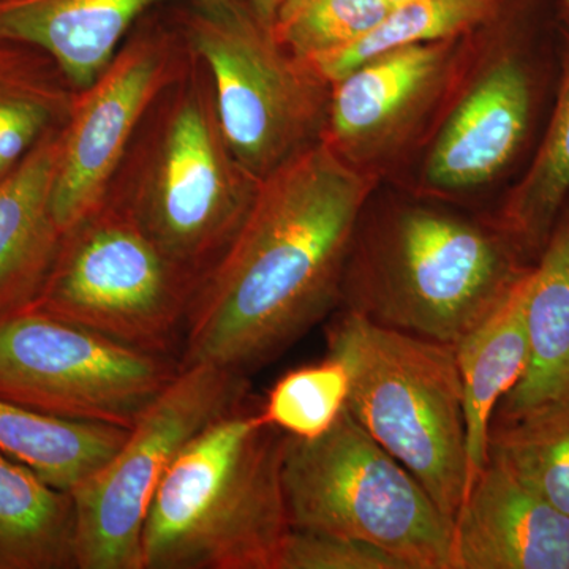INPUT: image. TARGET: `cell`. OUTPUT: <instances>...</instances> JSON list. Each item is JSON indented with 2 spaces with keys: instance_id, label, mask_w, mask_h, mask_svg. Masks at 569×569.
<instances>
[{
  "instance_id": "26",
  "label": "cell",
  "mask_w": 569,
  "mask_h": 569,
  "mask_svg": "<svg viewBox=\"0 0 569 569\" xmlns=\"http://www.w3.org/2000/svg\"><path fill=\"white\" fill-rule=\"evenodd\" d=\"M350 395V377L339 359L326 356L317 365L298 367L269 389L261 417L284 436L313 440L328 432Z\"/></svg>"
},
{
  "instance_id": "8",
  "label": "cell",
  "mask_w": 569,
  "mask_h": 569,
  "mask_svg": "<svg viewBox=\"0 0 569 569\" xmlns=\"http://www.w3.org/2000/svg\"><path fill=\"white\" fill-rule=\"evenodd\" d=\"M200 282L108 198L62 236L50 274L26 309L134 350L174 356L182 351Z\"/></svg>"
},
{
  "instance_id": "6",
  "label": "cell",
  "mask_w": 569,
  "mask_h": 569,
  "mask_svg": "<svg viewBox=\"0 0 569 569\" xmlns=\"http://www.w3.org/2000/svg\"><path fill=\"white\" fill-rule=\"evenodd\" d=\"M282 477L291 529L358 539L407 569H455V520L347 407L323 436L287 438Z\"/></svg>"
},
{
  "instance_id": "24",
  "label": "cell",
  "mask_w": 569,
  "mask_h": 569,
  "mask_svg": "<svg viewBox=\"0 0 569 569\" xmlns=\"http://www.w3.org/2000/svg\"><path fill=\"white\" fill-rule=\"evenodd\" d=\"M508 0H407L387 20L348 50L317 63L329 82L340 80L362 62L403 44L456 39L496 20Z\"/></svg>"
},
{
  "instance_id": "18",
  "label": "cell",
  "mask_w": 569,
  "mask_h": 569,
  "mask_svg": "<svg viewBox=\"0 0 569 569\" xmlns=\"http://www.w3.org/2000/svg\"><path fill=\"white\" fill-rule=\"evenodd\" d=\"M529 359L496 415L527 410L569 389V209L531 264L526 301Z\"/></svg>"
},
{
  "instance_id": "30",
  "label": "cell",
  "mask_w": 569,
  "mask_h": 569,
  "mask_svg": "<svg viewBox=\"0 0 569 569\" xmlns=\"http://www.w3.org/2000/svg\"><path fill=\"white\" fill-rule=\"evenodd\" d=\"M389 2L395 3V6H397V3L407 2V0H389Z\"/></svg>"
},
{
  "instance_id": "17",
  "label": "cell",
  "mask_w": 569,
  "mask_h": 569,
  "mask_svg": "<svg viewBox=\"0 0 569 569\" xmlns=\"http://www.w3.org/2000/svg\"><path fill=\"white\" fill-rule=\"evenodd\" d=\"M530 268L497 309L455 347L466 417L467 493L488 466L497 408L522 377L529 359L526 301Z\"/></svg>"
},
{
  "instance_id": "10",
  "label": "cell",
  "mask_w": 569,
  "mask_h": 569,
  "mask_svg": "<svg viewBox=\"0 0 569 569\" xmlns=\"http://www.w3.org/2000/svg\"><path fill=\"white\" fill-rule=\"evenodd\" d=\"M249 389V377L234 370L179 366L122 447L71 490L78 569H141L142 527L164 473L201 430L246 403Z\"/></svg>"
},
{
  "instance_id": "16",
  "label": "cell",
  "mask_w": 569,
  "mask_h": 569,
  "mask_svg": "<svg viewBox=\"0 0 569 569\" xmlns=\"http://www.w3.org/2000/svg\"><path fill=\"white\" fill-rule=\"evenodd\" d=\"M62 127L0 181V318L31 306L61 247L52 193Z\"/></svg>"
},
{
  "instance_id": "11",
  "label": "cell",
  "mask_w": 569,
  "mask_h": 569,
  "mask_svg": "<svg viewBox=\"0 0 569 569\" xmlns=\"http://www.w3.org/2000/svg\"><path fill=\"white\" fill-rule=\"evenodd\" d=\"M179 372L146 353L32 309L0 318V397L48 417L132 429Z\"/></svg>"
},
{
  "instance_id": "14",
  "label": "cell",
  "mask_w": 569,
  "mask_h": 569,
  "mask_svg": "<svg viewBox=\"0 0 569 569\" xmlns=\"http://www.w3.org/2000/svg\"><path fill=\"white\" fill-rule=\"evenodd\" d=\"M452 561L455 569H569V516L489 458L455 520Z\"/></svg>"
},
{
  "instance_id": "15",
  "label": "cell",
  "mask_w": 569,
  "mask_h": 569,
  "mask_svg": "<svg viewBox=\"0 0 569 569\" xmlns=\"http://www.w3.org/2000/svg\"><path fill=\"white\" fill-rule=\"evenodd\" d=\"M162 0H0V43L32 48L74 91L91 84L138 18Z\"/></svg>"
},
{
  "instance_id": "13",
  "label": "cell",
  "mask_w": 569,
  "mask_h": 569,
  "mask_svg": "<svg viewBox=\"0 0 569 569\" xmlns=\"http://www.w3.org/2000/svg\"><path fill=\"white\" fill-rule=\"evenodd\" d=\"M181 51L170 32L142 29L123 41L91 84L74 91L52 193L62 234L107 203L141 122L189 63Z\"/></svg>"
},
{
  "instance_id": "29",
  "label": "cell",
  "mask_w": 569,
  "mask_h": 569,
  "mask_svg": "<svg viewBox=\"0 0 569 569\" xmlns=\"http://www.w3.org/2000/svg\"><path fill=\"white\" fill-rule=\"evenodd\" d=\"M560 20H569V0H559Z\"/></svg>"
},
{
  "instance_id": "1",
  "label": "cell",
  "mask_w": 569,
  "mask_h": 569,
  "mask_svg": "<svg viewBox=\"0 0 569 569\" xmlns=\"http://www.w3.org/2000/svg\"><path fill=\"white\" fill-rule=\"evenodd\" d=\"M380 182L317 142L258 183L230 244L206 272L179 366L249 377L339 307L356 230Z\"/></svg>"
},
{
  "instance_id": "9",
  "label": "cell",
  "mask_w": 569,
  "mask_h": 569,
  "mask_svg": "<svg viewBox=\"0 0 569 569\" xmlns=\"http://www.w3.org/2000/svg\"><path fill=\"white\" fill-rule=\"evenodd\" d=\"M559 0H508L481 31L466 80L419 153L410 190L425 200H467L507 174L529 141L541 99L535 50Z\"/></svg>"
},
{
  "instance_id": "23",
  "label": "cell",
  "mask_w": 569,
  "mask_h": 569,
  "mask_svg": "<svg viewBox=\"0 0 569 569\" xmlns=\"http://www.w3.org/2000/svg\"><path fill=\"white\" fill-rule=\"evenodd\" d=\"M43 59L0 43V181L69 118L74 89L51 80Z\"/></svg>"
},
{
  "instance_id": "19",
  "label": "cell",
  "mask_w": 569,
  "mask_h": 569,
  "mask_svg": "<svg viewBox=\"0 0 569 569\" xmlns=\"http://www.w3.org/2000/svg\"><path fill=\"white\" fill-rule=\"evenodd\" d=\"M0 569H78L73 496L2 451Z\"/></svg>"
},
{
  "instance_id": "7",
  "label": "cell",
  "mask_w": 569,
  "mask_h": 569,
  "mask_svg": "<svg viewBox=\"0 0 569 569\" xmlns=\"http://www.w3.org/2000/svg\"><path fill=\"white\" fill-rule=\"evenodd\" d=\"M181 36L211 81L228 148L253 179L321 141L331 82L284 50L247 0H192Z\"/></svg>"
},
{
  "instance_id": "21",
  "label": "cell",
  "mask_w": 569,
  "mask_h": 569,
  "mask_svg": "<svg viewBox=\"0 0 569 569\" xmlns=\"http://www.w3.org/2000/svg\"><path fill=\"white\" fill-rule=\"evenodd\" d=\"M567 22L569 20H561ZM556 104L529 170L509 189L490 222L535 263L569 198V31Z\"/></svg>"
},
{
  "instance_id": "4",
  "label": "cell",
  "mask_w": 569,
  "mask_h": 569,
  "mask_svg": "<svg viewBox=\"0 0 569 569\" xmlns=\"http://www.w3.org/2000/svg\"><path fill=\"white\" fill-rule=\"evenodd\" d=\"M326 348L350 377L347 408L421 482L449 519L467 493L462 383L455 346L342 310Z\"/></svg>"
},
{
  "instance_id": "2",
  "label": "cell",
  "mask_w": 569,
  "mask_h": 569,
  "mask_svg": "<svg viewBox=\"0 0 569 569\" xmlns=\"http://www.w3.org/2000/svg\"><path fill=\"white\" fill-rule=\"evenodd\" d=\"M373 197L339 302L373 323L456 347L533 264L490 219L425 198L378 204Z\"/></svg>"
},
{
  "instance_id": "25",
  "label": "cell",
  "mask_w": 569,
  "mask_h": 569,
  "mask_svg": "<svg viewBox=\"0 0 569 569\" xmlns=\"http://www.w3.org/2000/svg\"><path fill=\"white\" fill-rule=\"evenodd\" d=\"M395 7L389 0H283L272 32L290 54L316 67L369 36Z\"/></svg>"
},
{
  "instance_id": "20",
  "label": "cell",
  "mask_w": 569,
  "mask_h": 569,
  "mask_svg": "<svg viewBox=\"0 0 569 569\" xmlns=\"http://www.w3.org/2000/svg\"><path fill=\"white\" fill-rule=\"evenodd\" d=\"M129 429L48 417L0 397V451L73 490L122 447Z\"/></svg>"
},
{
  "instance_id": "22",
  "label": "cell",
  "mask_w": 569,
  "mask_h": 569,
  "mask_svg": "<svg viewBox=\"0 0 569 569\" xmlns=\"http://www.w3.org/2000/svg\"><path fill=\"white\" fill-rule=\"evenodd\" d=\"M489 458L569 516V389L518 413L496 415Z\"/></svg>"
},
{
  "instance_id": "12",
  "label": "cell",
  "mask_w": 569,
  "mask_h": 569,
  "mask_svg": "<svg viewBox=\"0 0 569 569\" xmlns=\"http://www.w3.org/2000/svg\"><path fill=\"white\" fill-rule=\"evenodd\" d=\"M481 31L403 44L332 82L321 142L359 173L391 178L436 132L477 58Z\"/></svg>"
},
{
  "instance_id": "28",
  "label": "cell",
  "mask_w": 569,
  "mask_h": 569,
  "mask_svg": "<svg viewBox=\"0 0 569 569\" xmlns=\"http://www.w3.org/2000/svg\"><path fill=\"white\" fill-rule=\"evenodd\" d=\"M282 2L283 0H247L258 21L266 26V28L271 29V31L272 26H274L277 11H279Z\"/></svg>"
},
{
  "instance_id": "27",
  "label": "cell",
  "mask_w": 569,
  "mask_h": 569,
  "mask_svg": "<svg viewBox=\"0 0 569 569\" xmlns=\"http://www.w3.org/2000/svg\"><path fill=\"white\" fill-rule=\"evenodd\" d=\"M277 569H407L402 561L358 539L291 530Z\"/></svg>"
},
{
  "instance_id": "5",
  "label": "cell",
  "mask_w": 569,
  "mask_h": 569,
  "mask_svg": "<svg viewBox=\"0 0 569 569\" xmlns=\"http://www.w3.org/2000/svg\"><path fill=\"white\" fill-rule=\"evenodd\" d=\"M190 58L162 96L140 178L110 198L174 264L201 280L233 239L260 181L228 148L211 81Z\"/></svg>"
},
{
  "instance_id": "3",
  "label": "cell",
  "mask_w": 569,
  "mask_h": 569,
  "mask_svg": "<svg viewBox=\"0 0 569 569\" xmlns=\"http://www.w3.org/2000/svg\"><path fill=\"white\" fill-rule=\"evenodd\" d=\"M288 436L242 403L168 468L146 516L141 569H277L290 535Z\"/></svg>"
}]
</instances>
